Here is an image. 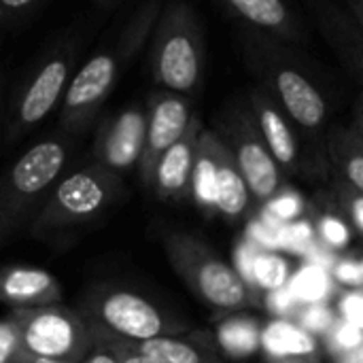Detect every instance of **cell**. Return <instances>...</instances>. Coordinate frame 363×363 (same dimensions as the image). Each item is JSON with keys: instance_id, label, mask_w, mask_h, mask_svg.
I'll return each mask as SVG.
<instances>
[{"instance_id": "obj_1", "label": "cell", "mask_w": 363, "mask_h": 363, "mask_svg": "<svg viewBox=\"0 0 363 363\" xmlns=\"http://www.w3.org/2000/svg\"><path fill=\"white\" fill-rule=\"evenodd\" d=\"M242 49L247 66L257 79V87L291 119L304 149L315 157V170L330 168L325 149L330 130L328 98L311 70L300 62L294 45L242 26Z\"/></svg>"}, {"instance_id": "obj_2", "label": "cell", "mask_w": 363, "mask_h": 363, "mask_svg": "<svg viewBox=\"0 0 363 363\" xmlns=\"http://www.w3.org/2000/svg\"><path fill=\"white\" fill-rule=\"evenodd\" d=\"M160 11L162 6L157 0H147L125 26L115 49L96 51L77 72H72L60 104V125L68 134H81L96 121L123 68L145 45L147 36L153 34Z\"/></svg>"}, {"instance_id": "obj_3", "label": "cell", "mask_w": 363, "mask_h": 363, "mask_svg": "<svg viewBox=\"0 0 363 363\" xmlns=\"http://www.w3.org/2000/svg\"><path fill=\"white\" fill-rule=\"evenodd\" d=\"M162 245L179 279L217 317L245 313L262 304L245 277L202 238L187 232H166Z\"/></svg>"}, {"instance_id": "obj_4", "label": "cell", "mask_w": 363, "mask_h": 363, "mask_svg": "<svg viewBox=\"0 0 363 363\" xmlns=\"http://www.w3.org/2000/svg\"><path fill=\"white\" fill-rule=\"evenodd\" d=\"M70 143L49 136L26 149L0 174V245L30 225L66 170Z\"/></svg>"}, {"instance_id": "obj_5", "label": "cell", "mask_w": 363, "mask_h": 363, "mask_svg": "<svg viewBox=\"0 0 363 363\" xmlns=\"http://www.w3.org/2000/svg\"><path fill=\"white\" fill-rule=\"evenodd\" d=\"M204 62V34L196 11L185 0L166 2L153 28L149 55L157 87L191 98L202 85Z\"/></svg>"}, {"instance_id": "obj_6", "label": "cell", "mask_w": 363, "mask_h": 363, "mask_svg": "<svg viewBox=\"0 0 363 363\" xmlns=\"http://www.w3.org/2000/svg\"><path fill=\"white\" fill-rule=\"evenodd\" d=\"M123 194V179L96 162L62 174L36 213L30 230L36 238L53 240L102 217Z\"/></svg>"}, {"instance_id": "obj_7", "label": "cell", "mask_w": 363, "mask_h": 363, "mask_svg": "<svg viewBox=\"0 0 363 363\" xmlns=\"http://www.w3.org/2000/svg\"><path fill=\"white\" fill-rule=\"evenodd\" d=\"M77 311L91 325L125 340H151L191 332L181 317L160 308L138 291L117 285H96L87 289Z\"/></svg>"}, {"instance_id": "obj_8", "label": "cell", "mask_w": 363, "mask_h": 363, "mask_svg": "<svg viewBox=\"0 0 363 363\" xmlns=\"http://www.w3.org/2000/svg\"><path fill=\"white\" fill-rule=\"evenodd\" d=\"M215 132L230 149L257 206H264L287 185V177L268 151L247 102L230 106L219 117Z\"/></svg>"}, {"instance_id": "obj_9", "label": "cell", "mask_w": 363, "mask_h": 363, "mask_svg": "<svg viewBox=\"0 0 363 363\" xmlns=\"http://www.w3.org/2000/svg\"><path fill=\"white\" fill-rule=\"evenodd\" d=\"M11 313L19 323L21 340L30 355L83 362L94 345L91 323L77 308L51 304Z\"/></svg>"}, {"instance_id": "obj_10", "label": "cell", "mask_w": 363, "mask_h": 363, "mask_svg": "<svg viewBox=\"0 0 363 363\" xmlns=\"http://www.w3.org/2000/svg\"><path fill=\"white\" fill-rule=\"evenodd\" d=\"M72 66L74 49H60L45 57V62L23 81L15 100L11 102L6 119L4 138L9 143L26 136L62 104L72 77Z\"/></svg>"}, {"instance_id": "obj_11", "label": "cell", "mask_w": 363, "mask_h": 363, "mask_svg": "<svg viewBox=\"0 0 363 363\" xmlns=\"http://www.w3.org/2000/svg\"><path fill=\"white\" fill-rule=\"evenodd\" d=\"M145 113H147V134H145L143 157L138 164V174L143 185L151 187L153 170L160 157L187 132L196 113L189 96L160 89V87L149 94Z\"/></svg>"}, {"instance_id": "obj_12", "label": "cell", "mask_w": 363, "mask_h": 363, "mask_svg": "<svg viewBox=\"0 0 363 363\" xmlns=\"http://www.w3.org/2000/svg\"><path fill=\"white\" fill-rule=\"evenodd\" d=\"M147 134L145 106L130 104L102 119L94 136V162L115 174L138 168Z\"/></svg>"}, {"instance_id": "obj_13", "label": "cell", "mask_w": 363, "mask_h": 363, "mask_svg": "<svg viewBox=\"0 0 363 363\" xmlns=\"http://www.w3.org/2000/svg\"><path fill=\"white\" fill-rule=\"evenodd\" d=\"M247 104L268 151L272 153L283 174L287 179L304 174L308 162L304 143L291 119L283 113V108L262 87H253L249 91Z\"/></svg>"}, {"instance_id": "obj_14", "label": "cell", "mask_w": 363, "mask_h": 363, "mask_svg": "<svg viewBox=\"0 0 363 363\" xmlns=\"http://www.w3.org/2000/svg\"><path fill=\"white\" fill-rule=\"evenodd\" d=\"M321 36L363 87V32L336 0H302Z\"/></svg>"}, {"instance_id": "obj_15", "label": "cell", "mask_w": 363, "mask_h": 363, "mask_svg": "<svg viewBox=\"0 0 363 363\" xmlns=\"http://www.w3.org/2000/svg\"><path fill=\"white\" fill-rule=\"evenodd\" d=\"M204 130L200 117L196 115L187 128V132L160 157L151 187L160 200L166 202H185L191 198V177L198 151V138Z\"/></svg>"}, {"instance_id": "obj_16", "label": "cell", "mask_w": 363, "mask_h": 363, "mask_svg": "<svg viewBox=\"0 0 363 363\" xmlns=\"http://www.w3.org/2000/svg\"><path fill=\"white\" fill-rule=\"evenodd\" d=\"M247 28L259 30L287 45L308 40L306 28L287 0H221Z\"/></svg>"}, {"instance_id": "obj_17", "label": "cell", "mask_w": 363, "mask_h": 363, "mask_svg": "<svg viewBox=\"0 0 363 363\" xmlns=\"http://www.w3.org/2000/svg\"><path fill=\"white\" fill-rule=\"evenodd\" d=\"M0 302L11 311L38 308L62 302V285L55 274L34 266L0 268Z\"/></svg>"}, {"instance_id": "obj_18", "label": "cell", "mask_w": 363, "mask_h": 363, "mask_svg": "<svg viewBox=\"0 0 363 363\" xmlns=\"http://www.w3.org/2000/svg\"><path fill=\"white\" fill-rule=\"evenodd\" d=\"M125 340V338H123ZM134 351L160 363H228L208 332H187L151 340H125Z\"/></svg>"}, {"instance_id": "obj_19", "label": "cell", "mask_w": 363, "mask_h": 363, "mask_svg": "<svg viewBox=\"0 0 363 363\" xmlns=\"http://www.w3.org/2000/svg\"><path fill=\"white\" fill-rule=\"evenodd\" d=\"M259 351L266 363H321L323 345L300 323L279 319L264 325Z\"/></svg>"}, {"instance_id": "obj_20", "label": "cell", "mask_w": 363, "mask_h": 363, "mask_svg": "<svg viewBox=\"0 0 363 363\" xmlns=\"http://www.w3.org/2000/svg\"><path fill=\"white\" fill-rule=\"evenodd\" d=\"M255 206L253 196L230 153L225 143H219L217 151V187H215V215L228 223H238L249 217Z\"/></svg>"}, {"instance_id": "obj_21", "label": "cell", "mask_w": 363, "mask_h": 363, "mask_svg": "<svg viewBox=\"0 0 363 363\" xmlns=\"http://www.w3.org/2000/svg\"><path fill=\"white\" fill-rule=\"evenodd\" d=\"M325 149L334 177L363 194V143L353 128L332 125L328 130Z\"/></svg>"}, {"instance_id": "obj_22", "label": "cell", "mask_w": 363, "mask_h": 363, "mask_svg": "<svg viewBox=\"0 0 363 363\" xmlns=\"http://www.w3.org/2000/svg\"><path fill=\"white\" fill-rule=\"evenodd\" d=\"M219 134L215 130H202L198 138L194 177H191V200L204 215H215V187H217V151Z\"/></svg>"}, {"instance_id": "obj_23", "label": "cell", "mask_w": 363, "mask_h": 363, "mask_svg": "<svg viewBox=\"0 0 363 363\" xmlns=\"http://www.w3.org/2000/svg\"><path fill=\"white\" fill-rule=\"evenodd\" d=\"M262 330L264 325L245 315V313H236V315H228L221 317L215 336V345L219 349V353L228 359H245L249 355H253L255 351H259L262 345Z\"/></svg>"}, {"instance_id": "obj_24", "label": "cell", "mask_w": 363, "mask_h": 363, "mask_svg": "<svg viewBox=\"0 0 363 363\" xmlns=\"http://www.w3.org/2000/svg\"><path fill=\"white\" fill-rule=\"evenodd\" d=\"M315 236L330 249H347L353 240V228L338 211L332 194L323 198V204L315 213Z\"/></svg>"}, {"instance_id": "obj_25", "label": "cell", "mask_w": 363, "mask_h": 363, "mask_svg": "<svg viewBox=\"0 0 363 363\" xmlns=\"http://www.w3.org/2000/svg\"><path fill=\"white\" fill-rule=\"evenodd\" d=\"M251 272L255 277V285L264 287L266 291H272L285 287V281L289 277V264L274 253H257Z\"/></svg>"}, {"instance_id": "obj_26", "label": "cell", "mask_w": 363, "mask_h": 363, "mask_svg": "<svg viewBox=\"0 0 363 363\" xmlns=\"http://www.w3.org/2000/svg\"><path fill=\"white\" fill-rule=\"evenodd\" d=\"M332 198H334L338 211L349 221V225L363 236V194L355 191L353 187H349L347 183H342L340 179L334 177Z\"/></svg>"}, {"instance_id": "obj_27", "label": "cell", "mask_w": 363, "mask_h": 363, "mask_svg": "<svg viewBox=\"0 0 363 363\" xmlns=\"http://www.w3.org/2000/svg\"><path fill=\"white\" fill-rule=\"evenodd\" d=\"M363 342V330L349 323V321H342L338 319L334 323V328L323 336V353L328 357H338L351 349H355L357 345Z\"/></svg>"}, {"instance_id": "obj_28", "label": "cell", "mask_w": 363, "mask_h": 363, "mask_svg": "<svg viewBox=\"0 0 363 363\" xmlns=\"http://www.w3.org/2000/svg\"><path fill=\"white\" fill-rule=\"evenodd\" d=\"M21 330L13 313L0 319V363H21L26 357Z\"/></svg>"}, {"instance_id": "obj_29", "label": "cell", "mask_w": 363, "mask_h": 363, "mask_svg": "<svg viewBox=\"0 0 363 363\" xmlns=\"http://www.w3.org/2000/svg\"><path fill=\"white\" fill-rule=\"evenodd\" d=\"M264 211H268V215H272L274 219L289 221V219H296L304 213V200H302L300 191L285 185L272 200H268L264 204Z\"/></svg>"}, {"instance_id": "obj_30", "label": "cell", "mask_w": 363, "mask_h": 363, "mask_svg": "<svg viewBox=\"0 0 363 363\" xmlns=\"http://www.w3.org/2000/svg\"><path fill=\"white\" fill-rule=\"evenodd\" d=\"M296 317L300 319L298 323L315 336H325L338 321L334 311H330L328 306H321V304H311L308 308H302V311L298 308Z\"/></svg>"}, {"instance_id": "obj_31", "label": "cell", "mask_w": 363, "mask_h": 363, "mask_svg": "<svg viewBox=\"0 0 363 363\" xmlns=\"http://www.w3.org/2000/svg\"><path fill=\"white\" fill-rule=\"evenodd\" d=\"M91 328H94V334H96L104 345H108V347L115 351L119 363H160L155 362V359H151V357H147V355H143V353H138V351H134L132 347H128L123 338L113 336V334H108V332H104V330H100V328H96V325H91Z\"/></svg>"}, {"instance_id": "obj_32", "label": "cell", "mask_w": 363, "mask_h": 363, "mask_svg": "<svg viewBox=\"0 0 363 363\" xmlns=\"http://www.w3.org/2000/svg\"><path fill=\"white\" fill-rule=\"evenodd\" d=\"M262 304H266V308L272 315H279V317H287V315L298 313V296L294 291L285 289V287L266 291V298L262 300Z\"/></svg>"}, {"instance_id": "obj_33", "label": "cell", "mask_w": 363, "mask_h": 363, "mask_svg": "<svg viewBox=\"0 0 363 363\" xmlns=\"http://www.w3.org/2000/svg\"><path fill=\"white\" fill-rule=\"evenodd\" d=\"M340 319L363 330V294H347L340 300Z\"/></svg>"}, {"instance_id": "obj_34", "label": "cell", "mask_w": 363, "mask_h": 363, "mask_svg": "<svg viewBox=\"0 0 363 363\" xmlns=\"http://www.w3.org/2000/svg\"><path fill=\"white\" fill-rule=\"evenodd\" d=\"M334 279L347 285H362L363 283V264L355 259H342L334 266Z\"/></svg>"}, {"instance_id": "obj_35", "label": "cell", "mask_w": 363, "mask_h": 363, "mask_svg": "<svg viewBox=\"0 0 363 363\" xmlns=\"http://www.w3.org/2000/svg\"><path fill=\"white\" fill-rule=\"evenodd\" d=\"M83 363H119V359H117L115 351L94 334V345L89 347L87 355L83 357Z\"/></svg>"}, {"instance_id": "obj_36", "label": "cell", "mask_w": 363, "mask_h": 363, "mask_svg": "<svg viewBox=\"0 0 363 363\" xmlns=\"http://www.w3.org/2000/svg\"><path fill=\"white\" fill-rule=\"evenodd\" d=\"M38 0H0V19L4 17H17L30 11Z\"/></svg>"}, {"instance_id": "obj_37", "label": "cell", "mask_w": 363, "mask_h": 363, "mask_svg": "<svg viewBox=\"0 0 363 363\" xmlns=\"http://www.w3.org/2000/svg\"><path fill=\"white\" fill-rule=\"evenodd\" d=\"M306 279H308V281H306V283H302L298 289L304 294V298H313V296H317V294L323 289V285H325V279H323L319 272H311Z\"/></svg>"}, {"instance_id": "obj_38", "label": "cell", "mask_w": 363, "mask_h": 363, "mask_svg": "<svg viewBox=\"0 0 363 363\" xmlns=\"http://www.w3.org/2000/svg\"><path fill=\"white\" fill-rule=\"evenodd\" d=\"M353 132L359 136V140L363 143V91L357 96L355 106H353Z\"/></svg>"}, {"instance_id": "obj_39", "label": "cell", "mask_w": 363, "mask_h": 363, "mask_svg": "<svg viewBox=\"0 0 363 363\" xmlns=\"http://www.w3.org/2000/svg\"><path fill=\"white\" fill-rule=\"evenodd\" d=\"M342 6L363 32V0H342Z\"/></svg>"}, {"instance_id": "obj_40", "label": "cell", "mask_w": 363, "mask_h": 363, "mask_svg": "<svg viewBox=\"0 0 363 363\" xmlns=\"http://www.w3.org/2000/svg\"><path fill=\"white\" fill-rule=\"evenodd\" d=\"M328 363H363V342L338 357H330Z\"/></svg>"}, {"instance_id": "obj_41", "label": "cell", "mask_w": 363, "mask_h": 363, "mask_svg": "<svg viewBox=\"0 0 363 363\" xmlns=\"http://www.w3.org/2000/svg\"><path fill=\"white\" fill-rule=\"evenodd\" d=\"M21 363H83V362H66V359H49V357H36V355H30L26 353L23 362Z\"/></svg>"}, {"instance_id": "obj_42", "label": "cell", "mask_w": 363, "mask_h": 363, "mask_svg": "<svg viewBox=\"0 0 363 363\" xmlns=\"http://www.w3.org/2000/svg\"><path fill=\"white\" fill-rule=\"evenodd\" d=\"M100 2H104V4H111V2H115V0H100Z\"/></svg>"}, {"instance_id": "obj_43", "label": "cell", "mask_w": 363, "mask_h": 363, "mask_svg": "<svg viewBox=\"0 0 363 363\" xmlns=\"http://www.w3.org/2000/svg\"><path fill=\"white\" fill-rule=\"evenodd\" d=\"M0 87H2V79H0Z\"/></svg>"}]
</instances>
